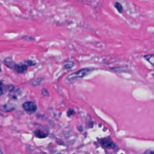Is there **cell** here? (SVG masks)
Returning a JSON list of instances; mask_svg holds the SVG:
<instances>
[{
    "mask_svg": "<svg viewBox=\"0 0 154 154\" xmlns=\"http://www.w3.org/2000/svg\"><path fill=\"white\" fill-rule=\"evenodd\" d=\"M34 135L39 138H46L48 136V134L45 132L43 131H41L40 129H36L34 131Z\"/></svg>",
    "mask_w": 154,
    "mask_h": 154,
    "instance_id": "cell-5",
    "label": "cell"
},
{
    "mask_svg": "<svg viewBox=\"0 0 154 154\" xmlns=\"http://www.w3.org/2000/svg\"><path fill=\"white\" fill-rule=\"evenodd\" d=\"M2 109L4 111H11L14 109V106L11 104H5L2 106Z\"/></svg>",
    "mask_w": 154,
    "mask_h": 154,
    "instance_id": "cell-7",
    "label": "cell"
},
{
    "mask_svg": "<svg viewBox=\"0 0 154 154\" xmlns=\"http://www.w3.org/2000/svg\"><path fill=\"white\" fill-rule=\"evenodd\" d=\"M75 113V112L73 111V110H72V109H69V111H68V112H67V115L69 116H70V115H72V114H73Z\"/></svg>",
    "mask_w": 154,
    "mask_h": 154,
    "instance_id": "cell-13",
    "label": "cell"
},
{
    "mask_svg": "<svg viewBox=\"0 0 154 154\" xmlns=\"http://www.w3.org/2000/svg\"><path fill=\"white\" fill-rule=\"evenodd\" d=\"M26 64H27L28 66H32V65L35 64V63H34L33 61H31V60H28V61H26Z\"/></svg>",
    "mask_w": 154,
    "mask_h": 154,
    "instance_id": "cell-12",
    "label": "cell"
},
{
    "mask_svg": "<svg viewBox=\"0 0 154 154\" xmlns=\"http://www.w3.org/2000/svg\"><path fill=\"white\" fill-rule=\"evenodd\" d=\"M74 66V63L72 61L66 62L64 64V67L65 69H71Z\"/></svg>",
    "mask_w": 154,
    "mask_h": 154,
    "instance_id": "cell-9",
    "label": "cell"
},
{
    "mask_svg": "<svg viewBox=\"0 0 154 154\" xmlns=\"http://www.w3.org/2000/svg\"><path fill=\"white\" fill-rule=\"evenodd\" d=\"M100 144L105 148L113 149L115 147L114 143L111 141L109 138H105L100 140Z\"/></svg>",
    "mask_w": 154,
    "mask_h": 154,
    "instance_id": "cell-4",
    "label": "cell"
},
{
    "mask_svg": "<svg viewBox=\"0 0 154 154\" xmlns=\"http://www.w3.org/2000/svg\"><path fill=\"white\" fill-rule=\"evenodd\" d=\"M2 94H3V90H2V88L1 86L0 85V96H1Z\"/></svg>",
    "mask_w": 154,
    "mask_h": 154,
    "instance_id": "cell-14",
    "label": "cell"
},
{
    "mask_svg": "<svg viewBox=\"0 0 154 154\" xmlns=\"http://www.w3.org/2000/svg\"><path fill=\"white\" fill-rule=\"evenodd\" d=\"M144 154H154V150H146Z\"/></svg>",
    "mask_w": 154,
    "mask_h": 154,
    "instance_id": "cell-11",
    "label": "cell"
},
{
    "mask_svg": "<svg viewBox=\"0 0 154 154\" xmlns=\"http://www.w3.org/2000/svg\"><path fill=\"white\" fill-rule=\"evenodd\" d=\"M114 7L120 13H122V12H123V7L121 5V4L117 2L114 4Z\"/></svg>",
    "mask_w": 154,
    "mask_h": 154,
    "instance_id": "cell-8",
    "label": "cell"
},
{
    "mask_svg": "<svg viewBox=\"0 0 154 154\" xmlns=\"http://www.w3.org/2000/svg\"><path fill=\"white\" fill-rule=\"evenodd\" d=\"M144 58L151 64L154 66V54H149L144 56Z\"/></svg>",
    "mask_w": 154,
    "mask_h": 154,
    "instance_id": "cell-6",
    "label": "cell"
},
{
    "mask_svg": "<svg viewBox=\"0 0 154 154\" xmlns=\"http://www.w3.org/2000/svg\"><path fill=\"white\" fill-rule=\"evenodd\" d=\"M92 70H93V69H90V68L81 69L68 75L66 79L68 81H72V80L79 79V78H82L87 76L88 74H89Z\"/></svg>",
    "mask_w": 154,
    "mask_h": 154,
    "instance_id": "cell-2",
    "label": "cell"
},
{
    "mask_svg": "<svg viewBox=\"0 0 154 154\" xmlns=\"http://www.w3.org/2000/svg\"><path fill=\"white\" fill-rule=\"evenodd\" d=\"M42 94L44 96H49L48 91V90L46 88H42Z\"/></svg>",
    "mask_w": 154,
    "mask_h": 154,
    "instance_id": "cell-10",
    "label": "cell"
},
{
    "mask_svg": "<svg viewBox=\"0 0 154 154\" xmlns=\"http://www.w3.org/2000/svg\"><path fill=\"white\" fill-rule=\"evenodd\" d=\"M1 71V66H0V72Z\"/></svg>",
    "mask_w": 154,
    "mask_h": 154,
    "instance_id": "cell-16",
    "label": "cell"
},
{
    "mask_svg": "<svg viewBox=\"0 0 154 154\" xmlns=\"http://www.w3.org/2000/svg\"><path fill=\"white\" fill-rule=\"evenodd\" d=\"M23 108L29 113H33L37 110V105L34 102L27 101L23 103L22 105Z\"/></svg>",
    "mask_w": 154,
    "mask_h": 154,
    "instance_id": "cell-3",
    "label": "cell"
},
{
    "mask_svg": "<svg viewBox=\"0 0 154 154\" xmlns=\"http://www.w3.org/2000/svg\"><path fill=\"white\" fill-rule=\"evenodd\" d=\"M3 63H4L5 66H6L7 67H8L10 69H13L16 72L19 73H26L27 70H28L27 66H26L25 64H16L11 57L5 58L4 60Z\"/></svg>",
    "mask_w": 154,
    "mask_h": 154,
    "instance_id": "cell-1",
    "label": "cell"
},
{
    "mask_svg": "<svg viewBox=\"0 0 154 154\" xmlns=\"http://www.w3.org/2000/svg\"><path fill=\"white\" fill-rule=\"evenodd\" d=\"M58 154H60V153H58Z\"/></svg>",
    "mask_w": 154,
    "mask_h": 154,
    "instance_id": "cell-17",
    "label": "cell"
},
{
    "mask_svg": "<svg viewBox=\"0 0 154 154\" xmlns=\"http://www.w3.org/2000/svg\"><path fill=\"white\" fill-rule=\"evenodd\" d=\"M0 154H3V153L2 152V151H1V149H0Z\"/></svg>",
    "mask_w": 154,
    "mask_h": 154,
    "instance_id": "cell-15",
    "label": "cell"
}]
</instances>
